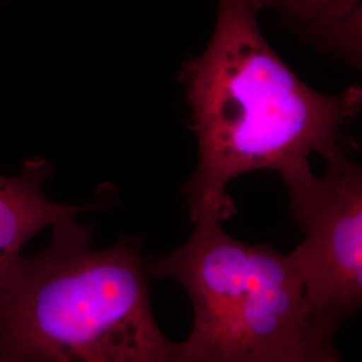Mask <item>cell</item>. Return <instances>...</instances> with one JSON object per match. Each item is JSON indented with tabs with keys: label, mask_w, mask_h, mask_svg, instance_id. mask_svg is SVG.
<instances>
[{
	"label": "cell",
	"mask_w": 362,
	"mask_h": 362,
	"mask_svg": "<svg viewBox=\"0 0 362 362\" xmlns=\"http://www.w3.org/2000/svg\"><path fill=\"white\" fill-rule=\"evenodd\" d=\"M262 10L259 0H218L207 47L181 69L199 151L181 191L194 223L231 219L228 185L242 175L356 148L341 130L361 110V88L339 95L311 89L264 38Z\"/></svg>",
	"instance_id": "obj_1"
},
{
	"label": "cell",
	"mask_w": 362,
	"mask_h": 362,
	"mask_svg": "<svg viewBox=\"0 0 362 362\" xmlns=\"http://www.w3.org/2000/svg\"><path fill=\"white\" fill-rule=\"evenodd\" d=\"M76 218L0 274V362H176L156 322L151 274L137 239L91 246Z\"/></svg>",
	"instance_id": "obj_2"
},
{
	"label": "cell",
	"mask_w": 362,
	"mask_h": 362,
	"mask_svg": "<svg viewBox=\"0 0 362 362\" xmlns=\"http://www.w3.org/2000/svg\"><path fill=\"white\" fill-rule=\"evenodd\" d=\"M194 224L185 245L148 260L152 278L177 282L192 303V330L176 362L341 360L338 329L311 310L290 255L270 242H240L218 219Z\"/></svg>",
	"instance_id": "obj_3"
},
{
	"label": "cell",
	"mask_w": 362,
	"mask_h": 362,
	"mask_svg": "<svg viewBox=\"0 0 362 362\" xmlns=\"http://www.w3.org/2000/svg\"><path fill=\"white\" fill-rule=\"evenodd\" d=\"M339 148L324 158V176L309 160L279 170L293 218L305 233L288 254L303 281L314 314L339 327L362 305V169Z\"/></svg>",
	"instance_id": "obj_4"
},
{
	"label": "cell",
	"mask_w": 362,
	"mask_h": 362,
	"mask_svg": "<svg viewBox=\"0 0 362 362\" xmlns=\"http://www.w3.org/2000/svg\"><path fill=\"white\" fill-rule=\"evenodd\" d=\"M52 175V164L43 158L27 160L15 176L0 175V274L42 230L101 207L98 202L86 206L52 202L45 194Z\"/></svg>",
	"instance_id": "obj_5"
},
{
	"label": "cell",
	"mask_w": 362,
	"mask_h": 362,
	"mask_svg": "<svg viewBox=\"0 0 362 362\" xmlns=\"http://www.w3.org/2000/svg\"><path fill=\"white\" fill-rule=\"evenodd\" d=\"M305 31L346 64H361L362 0H259Z\"/></svg>",
	"instance_id": "obj_6"
}]
</instances>
